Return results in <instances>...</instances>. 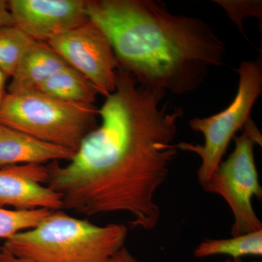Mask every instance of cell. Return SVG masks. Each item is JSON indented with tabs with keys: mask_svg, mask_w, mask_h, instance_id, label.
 Segmentation results:
<instances>
[{
	"mask_svg": "<svg viewBox=\"0 0 262 262\" xmlns=\"http://www.w3.org/2000/svg\"><path fill=\"white\" fill-rule=\"evenodd\" d=\"M48 167L42 164L11 165L0 168V207L17 210L63 209L58 193L47 185Z\"/></svg>",
	"mask_w": 262,
	"mask_h": 262,
	"instance_id": "cell-9",
	"label": "cell"
},
{
	"mask_svg": "<svg viewBox=\"0 0 262 262\" xmlns=\"http://www.w3.org/2000/svg\"><path fill=\"white\" fill-rule=\"evenodd\" d=\"M52 211L46 208L8 210L0 207V238L9 239L15 234L34 228Z\"/></svg>",
	"mask_w": 262,
	"mask_h": 262,
	"instance_id": "cell-15",
	"label": "cell"
},
{
	"mask_svg": "<svg viewBox=\"0 0 262 262\" xmlns=\"http://www.w3.org/2000/svg\"><path fill=\"white\" fill-rule=\"evenodd\" d=\"M8 79L7 76L0 70V107L8 94V91L6 90V82Z\"/></svg>",
	"mask_w": 262,
	"mask_h": 262,
	"instance_id": "cell-20",
	"label": "cell"
},
{
	"mask_svg": "<svg viewBox=\"0 0 262 262\" xmlns=\"http://www.w3.org/2000/svg\"><path fill=\"white\" fill-rule=\"evenodd\" d=\"M0 262H33L24 258L17 257L13 253L5 249L3 246L0 247Z\"/></svg>",
	"mask_w": 262,
	"mask_h": 262,
	"instance_id": "cell-19",
	"label": "cell"
},
{
	"mask_svg": "<svg viewBox=\"0 0 262 262\" xmlns=\"http://www.w3.org/2000/svg\"><path fill=\"white\" fill-rule=\"evenodd\" d=\"M234 148L227 159L219 165L206 184L205 191L219 194L232 210L234 223L232 236L261 230L262 224L252 206V199L262 198V189L254 159V146L259 132L250 120L244 131L233 139Z\"/></svg>",
	"mask_w": 262,
	"mask_h": 262,
	"instance_id": "cell-6",
	"label": "cell"
},
{
	"mask_svg": "<svg viewBox=\"0 0 262 262\" xmlns=\"http://www.w3.org/2000/svg\"><path fill=\"white\" fill-rule=\"evenodd\" d=\"M239 76L238 89L230 104L210 117H194L189 127L204 137L203 144L181 142L178 149L200 157L198 178L203 187L218 168L231 140L249 121L251 110L262 92L261 54L254 61H242L235 70Z\"/></svg>",
	"mask_w": 262,
	"mask_h": 262,
	"instance_id": "cell-5",
	"label": "cell"
},
{
	"mask_svg": "<svg viewBox=\"0 0 262 262\" xmlns=\"http://www.w3.org/2000/svg\"><path fill=\"white\" fill-rule=\"evenodd\" d=\"M220 5L229 18L247 39L244 29V20L247 17H254L261 20L262 3L259 0H215Z\"/></svg>",
	"mask_w": 262,
	"mask_h": 262,
	"instance_id": "cell-16",
	"label": "cell"
},
{
	"mask_svg": "<svg viewBox=\"0 0 262 262\" xmlns=\"http://www.w3.org/2000/svg\"><path fill=\"white\" fill-rule=\"evenodd\" d=\"M69 66L47 42H36L29 48L11 77L8 94L37 92L53 74Z\"/></svg>",
	"mask_w": 262,
	"mask_h": 262,
	"instance_id": "cell-11",
	"label": "cell"
},
{
	"mask_svg": "<svg viewBox=\"0 0 262 262\" xmlns=\"http://www.w3.org/2000/svg\"><path fill=\"white\" fill-rule=\"evenodd\" d=\"M15 26L37 42H48L89 20L84 0H10Z\"/></svg>",
	"mask_w": 262,
	"mask_h": 262,
	"instance_id": "cell-8",
	"label": "cell"
},
{
	"mask_svg": "<svg viewBox=\"0 0 262 262\" xmlns=\"http://www.w3.org/2000/svg\"><path fill=\"white\" fill-rule=\"evenodd\" d=\"M37 41L16 26L0 27V70L11 78L27 51Z\"/></svg>",
	"mask_w": 262,
	"mask_h": 262,
	"instance_id": "cell-14",
	"label": "cell"
},
{
	"mask_svg": "<svg viewBox=\"0 0 262 262\" xmlns=\"http://www.w3.org/2000/svg\"><path fill=\"white\" fill-rule=\"evenodd\" d=\"M106 262H138L126 248H122Z\"/></svg>",
	"mask_w": 262,
	"mask_h": 262,
	"instance_id": "cell-18",
	"label": "cell"
},
{
	"mask_svg": "<svg viewBox=\"0 0 262 262\" xmlns=\"http://www.w3.org/2000/svg\"><path fill=\"white\" fill-rule=\"evenodd\" d=\"M165 94L139 84L119 67L116 89L98 108L101 123L64 165L48 166L46 185L63 208L87 215L125 212L133 227L151 229L160 220L155 193L178 154L181 108L162 103Z\"/></svg>",
	"mask_w": 262,
	"mask_h": 262,
	"instance_id": "cell-1",
	"label": "cell"
},
{
	"mask_svg": "<svg viewBox=\"0 0 262 262\" xmlns=\"http://www.w3.org/2000/svg\"><path fill=\"white\" fill-rule=\"evenodd\" d=\"M227 255L233 259L262 256V229L229 239H205L194 251L196 258Z\"/></svg>",
	"mask_w": 262,
	"mask_h": 262,
	"instance_id": "cell-13",
	"label": "cell"
},
{
	"mask_svg": "<svg viewBox=\"0 0 262 262\" xmlns=\"http://www.w3.org/2000/svg\"><path fill=\"white\" fill-rule=\"evenodd\" d=\"M75 151L0 125V168L11 165L70 161Z\"/></svg>",
	"mask_w": 262,
	"mask_h": 262,
	"instance_id": "cell-10",
	"label": "cell"
},
{
	"mask_svg": "<svg viewBox=\"0 0 262 262\" xmlns=\"http://www.w3.org/2000/svg\"><path fill=\"white\" fill-rule=\"evenodd\" d=\"M105 98L116 89L118 62L108 37L91 20L48 42Z\"/></svg>",
	"mask_w": 262,
	"mask_h": 262,
	"instance_id": "cell-7",
	"label": "cell"
},
{
	"mask_svg": "<svg viewBox=\"0 0 262 262\" xmlns=\"http://www.w3.org/2000/svg\"><path fill=\"white\" fill-rule=\"evenodd\" d=\"M225 262H242V261H241V258H235V259H233V258H232V259H229V258H228V259L226 260V261ZM253 262H257V261H253Z\"/></svg>",
	"mask_w": 262,
	"mask_h": 262,
	"instance_id": "cell-21",
	"label": "cell"
},
{
	"mask_svg": "<svg viewBox=\"0 0 262 262\" xmlns=\"http://www.w3.org/2000/svg\"><path fill=\"white\" fill-rule=\"evenodd\" d=\"M127 235L122 224L98 226L58 210L5 239L3 247L33 262H106L124 247Z\"/></svg>",
	"mask_w": 262,
	"mask_h": 262,
	"instance_id": "cell-3",
	"label": "cell"
},
{
	"mask_svg": "<svg viewBox=\"0 0 262 262\" xmlns=\"http://www.w3.org/2000/svg\"><path fill=\"white\" fill-rule=\"evenodd\" d=\"M37 92L66 102L86 104H95L99 95L94 84L70 66L52 75Z\"/></svg>",
	"mask_w": 262,
	"mask_h": 262,
	"instance_id": "cell-12",
	"label": "cell"
},
{
	"mask_svg": "<svg viewBox=\"0 0 262 262\" xmlns=\"http://www.w3.org/2000/svg\"><path fill=\"white\" fill-rule=\"evenodd\" d=\"M5 26H15L8 6V1L0 0V27Z\"/></svg>",
	"mask_w": 262,
	"mask_h": 262,
	"instance_id": "cell-17",
	"label": "cell"
},
{
	"mask_svg": "<svg viewBox=\"0 0 262 262\" xmlns=\"http://www.w3.org/2000/svg\"><path fill=\"white\" fill-rule=\"evenodd\" d=\"M90 20L111 43L119 67L156 92L184 95L223 63L225 45L201 19L157 0L88 1Z\"/></svg>",
	"mask_w": 262,
	"mask_h": 262,
	"instance_id": "cell-2",
	"label": "cell"
},
{
	"mask_svg": "<svg viewBox=\"0 0 262 262\" xmlns=\"http://www.w3.org/2000/svg\"><path fill=\"white\" fill-rule=\"evenodd\" d=\"M95 104L66 102L37 92L8 94L0 107V125L76 151L97 126Z\"/></svg>",
	"mask_w": 262,
	"mask_h": 262,
	"instance_id": "cell-4",
	"label": "cell"
}]
</instances>
